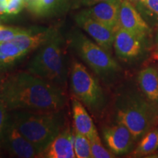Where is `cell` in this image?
<instances>
[{
  "label": "cell",
  "mask_w": 158,
  "mask_h": 158,
  "mask_svg": "<svg viewBox=\"0 0 158 158\" xmlns=\"http://www.w3.org/2000/svg\"><path fill=\"white\" fill-rule=\"evenodd\" d=\"M26 7L25 0H9L6 6V14L10 15H17Z\"/></svg>",
  "instance_id": "cell-24"
},
{
  "label": "cell",
  "mask_w": 158,
  "mask_h": 158,
  "mask_svg": "<svg viewBox=\"0 0 158 158\" xmlns=\"http://www.w3.org/2000/svg\"><path fill=\"white\" fill-rule=\"evenodd\" d=\"M71 45L83 61L98 76H110L120 70L119 64L108 51L84 35H75L71 40Z\"/></svg>",
  "instance_id": "cell-6"
},
{
  "label": "cell",
  "mask_w": 158,
  "mask_h": 158,
  "mask_svg": "<svg viewBox=\"0 0 158 158\" xmlns=\"http://www.w3.org/2000/svg\"><path fill=\"white\" fill-rule=\"evenodd\" d=\"M102 135L106 145L114 155H124L131 150L134 139L133 135L125 126L117 124L104 128Z\"/></svg>",
  "instance_id": "cell-10"
},
{
  "label": "cell",
  "mask_w": 158,
  "mask_h": 158,
  "mask_svg": "<svg viewBox=\"0 0 158 158\" xmlns=\"http://www.w3.org/2000/svg\"><path fill=\"white\" fill-rule=\"evenodd\" d=\"M76 21L81 28L89 35L97 44L109 52L114 45L115 37V31L113 29L81 13L77 15Z\"/></svg>",
  "instance_id": "cell-9"
},
{
  "label": "cell",
  "mask_w": 158,
  "mask_h": 158,
  "mask_svg": "<svg viewBox=\"0 0 158 158\" xmlns=\"http://www.w3.org/2000/svg\"><path fill=\"white\" fill-rule=\"evenodd\" d=\"M122 0H78L77 3L79 5H84V6H92L96 5L98 3L104 2H121Z\"/></svg>",
  "instance_id": "cell-26"
},
{
  "label": "cell",
  "mask_w": 158,
  "mask_h": 158,
  "mask_svg": "<svg viewBox=\"0 0 158 158\" xmlns=\"http://www.w3.org/2000/svg\"><path fill=\"white\" fill-rule=\"evenodd\" d=\"M7 109L6 108L5 105L0 100V144H1V140L4 130H5V125L9 118V115L7 114Z\"/></svg>",
  "instance_id": "cell-25"
},
{
  "label": "cell",
  "mask_w": 158,
  "mask_h": 158,
  "mask_svg": "<svg viewBox=\"0 0 158 158\" xmlns=\"http://www.w3.org/2000/svg\"><path fill=\"white\" fill-rule=\"evenodd\" d=\"M158 148V129L150 130L142 136L138 147L133 151V157H141L155 152Z\"/></svg>",
  "instance_id": "cell-18"
},
{
  "label": "cell",
  "mask_w": 158,
  "mask_h": 158,
  "mask_svg": "<svg viewBox=\"0 0 158 158\" xmlns=\"http://www.w3.org/2000/svg\"><path fill=\"white\" fill-rule=\"evenodd\" d=\"M6 7L4 5H2L1 2H0V15H2L4 14H6Z\"/></svg>",
  "instance_id": "cell-28"
},
{
  "label": "cell",
  "mask_w": 158,
  "mask_h": 158,
  "mask_svg": "<svg viewBox=\"0 0 158 158\" xmlns=\"http://www.w3.org/2000/svg\"><path fill=\"white\" fill-rule=\"evenodd\" d=\"M72 114L75 132L86 136L89 139L98 134L93 120L84 104L76 98L72 99Z\"/></svg>",
  "instance_id": "cell-14"
},
{
  "label": "cell",
  "mask_w": 158,
  "mask_h": 158,
  "mask_svg": "<svg viewBox=\"0 0 158 158\" xmlns=\"http://www.w3.org/2000/svg\"><path fill=\"white\" fill-rule=\"evenodd\" d=\"M38 157L45 158L76 157L74 151L73 134L70 128L65 127L46 149L40 154Z\"/></svg>",
  "instance_id": "cell-12"
},
{
  "label": "cell",
  "mask_w": 158,
  "mask_h": 158,
  "mask_svg": "<svg viewBox=\"0 0 158 158\" xmlns=\"http://www.w3.org/2000/svg\"><path fill=\"white\" fill-rule=\"evenodd\" d=\"M134 5L143 18L158 25V0H140Z\"/></svg>",
  "instance_id": "cell-19"
},
{
  "label": "cell",
  "mask_w": 158,
  "mask_h": 158,
  "mask_svg": "<svg viewBox=\"0 0 158 158\" xmlns=\"http://www.w3.org/2000/svg\"><path fill=\"white\" fill-rule=\"evenodd\" d=\"M143 39L122 28L115 32L114 47L119 59L127 61L135 59L141 54Z\"/></svg>",
  "instance_id": "cell-11"
},
{
  "label": "cell",
  "mask_w": 158,
  "mask_h": 158,
  "mask_svg": "<svg viewBox=\"0 0 158 158\" xmlns=\"http://www.w3.org/2000/svg\"><path fill=\"white\" fill-rule=\"evenodd\" d=\"M129 1H130V2H132V3H133V5H135V4H136V3H137V2H139V1H140V0H129Z\"/></svg>",
  "instance_id": "cell-30"
},
{
  "label": "cell",
  "mask_w": 158,
  "mask_h": 158,
  "mask_svg": "<svg viewBox=\"0 0 158 158\" xmlns=\"http://www.w3.org/2000/svg\"><path fill=\"white\" fill-rule=\"evenodd\" d=\"M157 42H158V35H157Z\"/></svg>",
  "instance_id": "cell-31"
},
{
  "label": "cell",
  "mask_w": 158,
  "mask_h": 158,
  "mask_svg": "<svg viewBox=\"0 0 158 158\" xmlns=\"http://www.w3.org/2000/svg\"><path fill=\"white\" fill-rule=\"evenodd\" d=\"M151 58L154 61H158V43L155 48L153 49L152 53L151 54Z\"/></svg>",
  "instance_id": "cell-27"
},
{
  "label": "cell",
  "mask_w": 158,
  "mask_h": 158,
  "mask_svg": "<svg viewBox=\"0 0 158 158\" xmlns=\"http://www.w3.org/2000/svg\"><path fill=\"white\" fill-rule=\"evenodd\" d=\"M0 100L10 110L54 111L66 103L62 87L29 72L13 74L1 83Z\"/></svg>",
  "instance_id": "cell-1"
},
{
  "label": "cell",
  "mask_w": 158,
  "mask_h": 158,
  "mask_svg": "<svg viewBox=\"0 0 158 158\" xmlns=\"http://www.w3.org/2000/svg\"><path fill=\"white\" fill-rule=\"evenodd\" d=\"M138 81L142 92L150 101L158 100V72L155 68L149 67L140 71Z\"/></svg>",
  "instance_id": "cell-16"
},
{
  "label": "cell",
  "mask_w": 158,
  "mask_h": 158,
  "mask_svg": "<svg viewBox=\"0 0 158 158\" xmlns=\"http://www.w3.org/2000/svg\"><path fill=\"white\" fill-rule=\"evenodd\" d=\"M120 3L116 2H104L90 6L89 8L81 13L103 23L115 31L118 29V12Z\"/></svg>",
  "instance_id": "cell-13"
},
{
  "label": "cell",
  "mask_w": 158,
  "mask_h": 158,
  "mask_svg": "<svg viewBox=\"0 0 158 158\" xmlns=\"http://www.w3.org/2000/svg\"><path fill=\"white\" fill-rule=\"evenodd\" d=\"M0 84H1V82H0Z\"/></svg>",
  "instance_id": "cell-32"
},
{
  "label": "cell",
  "mask_w": 158,
  "mask_h": 158,
  "mask_svg": "<svg viewBox=\"0 0 158 158\" xmlns=\"http://www.w3.org/2000/svg\"><path fill=\"white\" fill-rule=\"evenodd\" d=\"M64 40L56 31L52 34L29 63L31 74L61 86L66 84L68 67L64 48Z\"/></svg>",
  "instance_id": "cell-3"
},
{
  "label": "cell",
  "mask_w": 158,
  "mask_h": 158,
  "mask_svg": "<svg viewBox=\"0 0 158 158\" xmlns=\"http://www.w3.org/2000/svg\"><path fill=\"white\" fill-rule=\"evenodd\" d=\"M61 2L62 0H38L31 13L37 16L51 15L56 10Z\"/></svg>",
  "instance_id": "cell-21"
},
{
  "label": "cell",
  "mask_w": 158,
  "mask_h": 158,
  "mask_svg": "<svg viewBox=\"0 0 158 158\" xmlns=\"http://www.w3.org/2000/svg\"><path fill=\"white\" fill-rule=\"evenodd\" d=\"M91 144V153L93 158H111L115 156L110 153L102 145L101 139L97 134L89 139Z\"/></svg>",
  "instance_id": "cell-22"
},
{
  "label": "cell",
  "mask_w": 158,
  "mask_h": 158,
  "mask_svg": "<svg viewBox=\"0 0 158 158\" xmlns=\"http://www.w3.org/2000/svg\"><path fill=\"white\" fill-rule=\"evenodd\" d=\"M157 118V110L152 105L135 96L122 100L116 112V121L130 130L135 140L151 130Z\"/></svg>",
  "instance_id": "cell-4"
},
{
  "label": "cell",
  "mask_w": 158,
  "mask_h": 158,
  "mask_svg": "<svg viewBox=\"0 0 158 158\" xmlns=\"http://www.w3.org/2000/svg\"><path fill=\"white\" fill-rule=\"evenodd\" d=\"M0 145L9 154L17 157L31 158L38 155L35 147L20 133L10 116L5 125Z\"/></svg>",
  "instance_id": "cell-7"
},
{
  "label": "cell",
  "mask_w": 158,
  "mask_h": 158,
  "mask_svg": "<svg viewBox=\"0 0 158 158\" xmlns=\"http://www.w3.org/2000/svg\"><path fill=\"white\" fill-rule=\"evenodd\" d=\"M8 1L9 0H0V2H1L2 5H4L6 7V6H7V2H8Z\"/></svg>",
  "instance_id": "cell-29"
},
{
  "label": "cell",
  "mask_w": 158,
  "mask_h": 158,
  "mask_svg": "<svg viewBox=\"0 0 158 158\" xmlns=\"http://www.w3.org/2000/svg\"><path fill=\"white\" fill-rule=\"evenodd\" d=\"M51 29H27L12 39L27 54L39 48L53 32Z\"/></svg>",
  "instance_id": "cell-15"
},
{
  "label": "cell",
  "mask_w": 158,
  "mask_h": 158,
  "mask_svg": "<svg viewBox=\"0 0 158 158\" xmlns=\"http://www.w3.org/2000/svg\"><path fill=\"white\" fill-rule=\"evenodd\" d=\"M73 145L76 157L78 158H91V144L89 139L82 134L73 133Z\"/></svg>",
  "instance_id": "cell-20"
},
{
  "label": "cell",
  "mask_w": 158,
  "mask_h": 158,
  "mask_svg": "<svg viewBox=\"0 0 158 158\" xmlns=\"http://www.w3.org/2000/svg\"><path fill=\"white\" fill-rule=\"evenodd\" d=\"M10 117L20 133L35 147L38 155L64 129L62 109L54 111L17 110Z\"/></svg>",
  "instance_id": "cell-2"
},
{
  "label": "cell",
  "mask_w": 158,
  "mask_h": 158,
  "mask_svg": "<svg viewBox=\"0 0 158 158\" xmlns=\"http://www.w3.org/2000/svg\"><path fill=\"white\" fill-rule=\"evenodd\" d=\"M27 54L13 40L0 43V68H10Z\"/></svg>",
  "instance_id": "cell-17"
},
{
  "label": "cell",
  "mask_w": 158,
  "mask_h": 158,
  "mask_svg": "<svg viewBox=\"0 0 158 158\" xmlns=\"http://www.w3.org/2000/svg\"><path fill=\"white\" fill-rule=\"evenodd\" d=\"M70 87L75 97L93 111L102 109L105 98L98 81L81 62L73 61L71 65Z\"/></svg>",
  "instance_id": "cell-5"
},
{
  "label": "cell",
  "mask_w": 158,
  "mask_h": 158,
  "mask_svg": "<svg viewBox=\"0 0 158 158\" xmlns=\"http://www.w3.org/2000/svg\"><path fill=\"white\" fill-rule=\"evenodd\" d=\"M118 28H122L144 39L150 31L148 23L129 0H122L118 12Z\"/></svg>",
  "instance_id": "cell-8"
},
{
  "label": "cell",
  "mask_w": 158,
  "mask_h": 158,
  "mask_svg": "<svg viewBox=\"0 0 158 158\" xmlns=\"http://www.w3.org/2000/svg\"><path fill=\"white\" fill-rule=\"evenodd\" d=\"M24 30L25 29L19 28V27L0 25V43L11 40L16 35L21 34Z\"/></svg>",
  "instance_id": "cell-23"
}]
</instances>
